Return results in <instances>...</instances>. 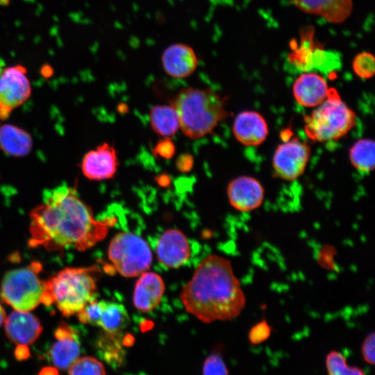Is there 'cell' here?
Here are the masks:
<instances>
[{"instance_id":"cell-1","label":"cell","mask_w":375,"mask_h":375,"mask_svg":"<svg viewBox=\"0 0 375 375\" xmlns=\"http://www.w3.org/2000/svg\"><path fill=\"white\" fill-rule=\"evenodd\" d=\"M30 221V247L85 251L104 239L116 219H95L76 190L62 185L49 192L44 203L31 211Z\"/></svg>"},{"instance_id":"cell-2","label":"cell","mask_w":375,"mask_h":375,"mask_svg":"<svg viewBox=\"0 0 375 375\" xmlns=\"http://www.w3.org/2000/svg\"><path fill=\"white\" fill-rule=\"evenodd\" d=\"M181 300L187 312L207 324L237 317L246 303L231 261L215 254L199 264Z\"/></svg>"},{"instance_id":"cell-3","label":"cell","mask_w":375,"mask_h":375,"mask_svg":"<svg viewBox=\"0 0 375 375\" xmlns=\"http://www.w3.org/2000/svg\"><path fill=\"white\" fill-rule=\"evenodd\" d=\"M170 105L177 112L182 132L190 139L210 134L228 115L224 99L210 88H183Z\"/></svg>"},{"instance_id":"cell-4","label":"cell","mask_w":375,"mask_h":375,"mask_svg":"<svg viewBox=\"0 0 375 375\" xmlns=\"http://www.w3.org/2000/svg\"><path fill=\"white\" fill-rule=\"evenodd\" d=\"M94 267H70L59 272L45 281L42 303H54L66 317L77 314L85 305L95 298L96 281L92 273Z\"/></svg>"},{"instance_id":"cell-5","label":"cell","mask_w":375,"mask_h":375,"mask_svg":"<svg viewBox=\"0 0 375 375\" xmlns=\"http://www.w3.org/2000/svg\"><path fill=\"white\" fill-rule=\"evenodd\" d=\"M304 117V131L311 140L325 142L338 140L355 126L356 115L341 99L338 92L329 88L327 97Z\"/></svg>"},{"instance_id":"cell-6","label":"cell","mask_w":375,"mask_h":375,"mask_svg":"<svg viewBox=\"0 0 375 375\" xmlns=\"http://www.w3.org/2000/svg\"><path fill=\"white\" fill-rule=\"evenodd\" d=\"M40 263L8 272L0 285V298L15 310L30 312L42 303L45 281L39 277Z\"/></svg>"},{"instance_id":"cell-7","label":"cell","mask_w":375,"mask_h":375,"mask_svg":"<svg viewBox=\"0 0 375 375\" xmlns=\"http://www.w3.org/2000/svg\"><path fill=\"white\" fill-rule=\"evenodd\" d=\"M115 269L125 277H135L148 270L152 253L146 241L131 232L122 231L111 240L108 251Z\"/></svg>"},{"instance_id":"cell-8","label":"cell","mask_w":375,"mask_h":375,"mask_svg":"<svg viewBox=\"0 0 375 375\" xmlns=\"http://www.w3.org/2000/svg\"><path fill=\"white\" fill-rule=\"evenodd\" d=\"M27 69L18 64L0 67V119H7L12 110L28 100L31 85Z\"/></svg>"},{"instance_id":"cell-9","label":"cell","mask_w":375,"mask_h":375,"mask_svg":"<svg viewBox=\"0 0 375 375\" xmlns=\"http://www.w3.org/2000/svg\"><path fill=\"white\" fill-rule=\"evenodd\" d=\"M310 146L297 137L280 143L273 154L272 165L276 176L284 181H294L305 172L310 160Z\"/></svg>"},{"instance_id":"cell-10","label":"cell","mask_w":375,"mask_h":375,"mask_svg":"<svg viewBox=\"0 0 375 375\" xmlns=\"http://www.w3.org/2000/svg\"><path fill=\"white\" fill-rule=\"evenodd\" d=\"M227 197L231 206L241 212H249L259 208L265 199L262 183L251 176H240L227 186Z\"/></svg>"},{"instance_id":"cell-11","label":"cell","mask_w":375,"mask_h":375,"mask_svg":"<svg viewBox=\"0 0 375 375\" xmlns=\"http://www.w3.org/2000/svg\"><path fill=\"white\" fill-rule=\"evenodd\" d=\"M118 165L119 160L115 147L104 142L84 155L81 169L87 178L103 181L112 178Z\"/></svg>"},{"instance_id":"cell-12","label":"cell","mask_w":375,"mask_h":375,"mask_svg":"<svg viewBox=\"0 0 375 375\" xmlns=\"http://www.w3.org/2000/svg\"><path fill=\"white\" fill-rule=\"evenodd\" d=\"M55 342L51 347L49 356L59 369H67L79 357L80 338L77 332L66 323H61L54 331Z\"/></svg>"},{"instance_id":"cell-13","label":"cell","mask_w":375,"mask_h":375,"mask_svg":"<svg viewBox=\"0 0 375 375\" xmlns=\"http://www.w3.org/2000/svg\"><path fill=\"white\" fill-rule=\"evenodd\" d=\"M232 130L237 141L247 147L260 145L269 135L265 118L255 110L239 112L233 120Z\"/></svg>"},{"instance_id":"cell-14","label":"cell","mask_w":375,"mask_h":375,"mask_svg":"<svg viewBox=\"0 0 375 375\" xmlns=\"http://www.w3.org/2000/svg\"><path fill=\"white\" fill-rule=\"evenodd\" d=\"M156 254L159 262L165 267L178 268L190 257L189 241L179 230H167L158 240Z\"/></svg>"},{"instance_id":"cell-15","label":"cell","mask_w":375,"mask_h":375,"mask_svg":"<svg viewBox=\"0 0 375 375\" xmlns=\"http://www.w3.org/2000/svg\"><path fill=\"white\" fill-rule=\"evenodd\" d=\"M165 72L176 78H185L197 69L199 60L194 50L184 43H175L167 47L161 56Z\"/></svg>"},{"instance_id":"cell-16","label":"cell","mask_w":375,"mask_h":375,"mask_svg":"<svg viewBox=\"0 0 375 375\" xmlns=\"http://www.w3.org/2000/svg\"><path fill=\"white\" fill-rule=\"evenodd\" d=\"M4 327L7 337L17 346L28 347L42 331V326L35 315L17 310L6 317Z\"/></svg>"},{"instance_id":"cell-17","label":"cell","mask_w":375,"mask_h":375,"mask_svg":"<svg viewBox=\"0 0 375 375\" xmlns=\"http://www.w3.org/2000/svg\"><path fill=\"white\" fill-rule=\"evenodd\" d=\"M328 91L325 78L314 72L302 74L292 85L295 100L305 108H315L319 105L327 97Z\"/></svg>"},{"instance_id":"cell-18","label":"cell","mask_w":375,"mask_h":375,"mask_svg":"<svg viewBox=\"0 0 375 375\" xmlns=\"http://www.w3.org/2000/svg\"><path fill=\"white\" fill-rule=\"evenodd\" d=\"M165 283L161 276L155 272H144L135 283L133 302L142 312H149L160 303L165 292Z\"/></svg>"},{"instance_id":"cell-19","label":"cell","mask_w":375,"mask_h":375,"mask_svg":"<svg viewBox=\"0 0 375 375\" xmlns=\"http://www.w3.org/2000/svg\"><path fill=\"white\" fill-rule=\"evenodd\" d=\"M301 10L317 15L331 23L347 19L353 8L352 0H292Z\"/></svg>"},{"instance_id":"cell-20","label":"cell","mask_w":375,"mask_h":375,"mask_svg":"<svg viewBox=\"0 0 375 375\" xmlns=\"http://www.w3.org/2000/svg\"><path fill=\"white\" fill-rule=\"evenodd\" d=\"M33 148V139L26 130L10 124L0 126V149L14 157L27 156Z\"/></svg>"},{"instance_id":"cell-21","label":"cell","mask_w":375,"mask_h":375,"mask_svg":"<svg viewBox=\"0 0 375 375\" xmlns=\"http://www.w3.org/2000/svg\"><path fill=\"white\" fill-rule=\"evenodd\" d=\"M130 317L126 308L120 303L103 301L99 326L110 336L119 335L128 325Z\"/></svg>"},{"instance_id":"cell-22","label":"cell","mask_w":375,"mask_h":375,"mask_svg":"<svg viewBox=\"0 0 375 375\" xmlns=\"http://www.w3.org/2000/svg\"><path fill=\"white\" fill-rule=\"evenodd\" d=\"M149 119L153 131L164 138L173 136L179 128L177 112L171 105H157L152 107Z\"/></svg>"},{"instance_id":"cell-23","label":"cell","mask_w":375,"mask_h":375,"mask_svg":"<svg viewBox=\"0 0 375 375\" xmlns=\"http://www.w3.org/2000/svg\"><path fill=\"white\" fill-rule=\"evenodd\" d=\"M352 166L359 172L367 174L375 165V144L373 140L361 138L353 143L349 151Z\"/></svg>"},{"instance_id":"cell-24","label":"cell","mask_w":375,"mask_h":375,"mask_svg":"<svg viewBox=\"0 0 375 375\" xmlns=\"http://www.w3.org/2000/svg\"><path fill=\"white\" fill-rule=\"evenodd\" d=\"M326 367L331 375H362V369L347 365V358L338 351H330L326 357Z\"/></svg>"},{"instance_id":"cell-25","label":"cell","mask_w":375,"mask_h":375,"mask_svg":"<svg viewBox=\"0 0 375 375\" xmlns=\"http://www.w3.org/2000/svg\"><path fill=\"white\" fill-rule=\"evenodd\" d=\"M67 369L68 373L72 375L106 374L105 367L102 362L91 356L78 357Z\"/></svg>"},{"instance_id":"cell-26","label":"cell","mask_w":375,"mask_h":375,"mask_svg":"<svg viewBox=\"0 0 375 375\" xmlns=\"http://www.w3.org/2000/svg\"><path fill=\"white\" fill-rule=\"evenodd\" d=\"M353 69L362 78H372L375 72L374 56L368 52L358 53L353 60Z\"/></svg>"},{"instance_id":"cell-27","label":"cell","mask_w":375,"mask_h":375,"mask_svg":"<svg viewBox=\"0 0 375 375\" xmlns=\"http://www.w3.org/2000/svg\"><path fill=\"white\" fill-rule=\"evenodd\" d=\"M103 310V301L95 298L88 302L77 313L79 321L83 324L99 326Z\"/></svg>"},{"instance_id":"cell-28","label":"cell","mask_w":375,"mask_h":375,"mask_svg":"<svg viewBox=\"0 0 375 375\" xmlns=\"http://www.w3.org/2000/svg\"><path fill=\"white\" fill-rule=\"evenodd\" d=\"M203 374L205 375L228 374V368L220 354L212 353L206 358L203 367Z\"/></svg>"},{"instance_id":"cell-29","label":"cell","mask_w":375,"mask_h":375,"mask_svg":"<svg viewBox=\"0 0 375 375\" xmlns=\"http://www.w3.org/2000/svg\"><path fill=\"white\" fill-rule=\"evenodd\" d=\"M271 332V326L265 319H263L251 327L248 338L251 344H259L269 338Z\"/></svg>"},{"instance_id":"cell-30","label":"cell","mask_w":375,"mask_h":375,"mask_svg":"<svg viewBox=\"0 0 375 375\" xmlns=\"http://www.w3.org/2000/svg\"><path fill=\"white\" fill-rule=\"evenodd\" d=\"M337 254L334 247L325 244L319 249L317 253V260L318 264L326 269H337V265L335 261V256Z\"/></svg>"},{"instance_id":"cell-31","label":"cell","mask_w":375,"mask_h":375,"mask_svg":"<svg viewBox=\"0 0 375 375\" xmlns=\"http://www.w3.org/2000/svg\"><path fill=\"white\" fill-rule=\"evenodd\" d=\"M361 354L363 360L372 365L375 362V334L369 333L365 338L361 346Z\"/></svg>"},{"instance_id":"cell-32","label":"cell","mask_w":375,"mask_h":375,"mask_svg":"<svg viewBox=\"0 0 375 375\" xmlns=\"http://www.w3.org/2000/svg\"><path fill=\"white\" fill-rule=\"evenodd\" d=\"M153 153L162 158H171L175 153L174 144L169 138H164L156 144Z\"/></svg>"},{"instance_id":"cell-33","label":"cell","mask_w":375,"mask_h":375,"mask_svg":"<svg viewBox=\"0 0 375 375\" xmlns=\"http://www.w3.org/2000/svg\"><path fill=\"white\" fill-rule=\"evenodd\" d=\"M193 161L191 156L184 154L181 156L176 162L177 168L182 172H188L192 167Z\"/></svg>"},{"instance_id":"cell-34","label":"cell","mask_w":375,"mask_h":375,"mask_svg":"<svg viewBox=\"0 0 375 375\" xmlns=\"http://www.w3.org/2000/svg\"><path fill=\"white\" fill-rule=\"evenodd\" d=\"M29 356V351L26 346H17L15 350V356L17 358L22 360L26 359Z\"/></svg>"},{"instance_id":"cell-35","label":"cell","mask_w":375,"mask_h":375,"mask_svg":"<svg viewBox=\"0 0 375 375\" xmlns=\"http://www.w3.org/2000/svg\"><path fill=\"white\" fill-rule=\"evenodd\" d=\"M42 73L44 76L49 77L52 74L53 70L49 65H44L42 68Z\"/></svg>"},{"instance_id":"cell-36","label":"cell","mask_w":375,"mask_h":375,"mask_svg":"<svg viewBox=\"0 0 375 375\" xmlns=\"http://www.w3.org/2000/svg\"><path fill=\"white\" fill-rule=\"evenodd\" d=\"M6 312L3 308L0 305V326L4 323L6 319Z\"/></svg>"},{"instance_id":"cell-37","label":"cell","mask_w":375,"mask_h":375,"mask_svg":"<svg viewBox=\"0 0 375 375\" xmlns=\"http://www.w3.org/2000/svg\"><path fill=\"white\" fill-rule=\"evenodd\" d=\"M41 373L42 374H57L58 372L56 370V369L55 368H53V367H47L45 369H43L42 371H41Z\"/></svg>"},{"instance_id":"cell-38","label":"cell","mask_w":375,"mask_h":375,"mask_svg":"<svg viewBox=\"0 0 375 375\" xmlns=\"http://www.w3.org/2000/svg\"><path fill=\"white\" fill-rule=\"evenodd\" d=\"M8 3V0H0V3L2 5H6Z\"/></svg>"}]
</instances>
